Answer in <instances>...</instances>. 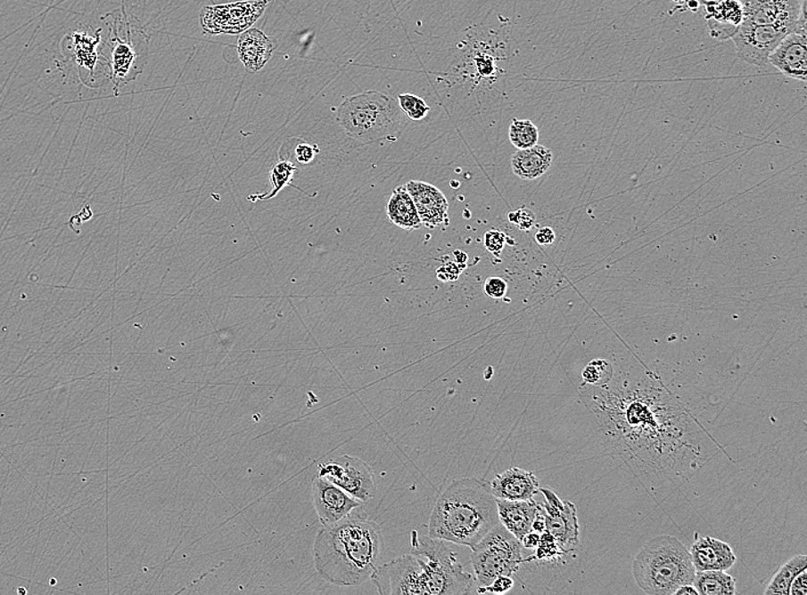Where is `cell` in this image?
<instances>
[{
  "instance_id": "1",
  "label": "cell",
  "mask_w": 807,
  "mask_h": 595,
  "mask_svg": "<svg viewBox=\"0 0 807 595\" xmlns=\"http://www.w3.org/2000/svg\"><path fill=\"white\" fill-rule=\"evenodd\" d=\"M358 509L336 524L321 526L313 544L315 568L337 586H359L371 580L384 553L383 530Z\"/></svg>"
},
{
  "instance_id": "2",
  "label": "cell",
  "mask_w": 807,
  "mask_h": 595,
  "mask_svg": "<svg viewBox=\"0 0 807 595\" xmlns=\"http://www.w3.org/2000/svg\"><path fill=\"white\" fill-rule=\"evenodd\" d=\"M498 524L497 498L490 482L463 477L453 481L436 501L428 536L473 549Z\"/></svg>"
},
{
  "instance_id": "3",
  "label": "cell",
  "mask_w": 807,
  "mask_h": 595,
  "mask_svg": "<svg viewBox=\"0 0 807 595\" xmlns=\"http://www.w3.org/2000/svg\"><path fill=\"white\" fill-rule=\"evenodd\" d=\"M632 573L645 593L674 595L680 586L693 584L696 570L689 550L678 538L662 534L646 542L633 560Z\"/></svg>"
},
{
  "instance_id": "4",
  "label": "cell",
  "mask_w": 807,
  "mask_h": 595,
  "mask_svg": "<svg viewBox=\"0 0 807 595\" xmlns=\"http://www.w3.org/2000/svg\"><path fill=\"white\" fill-rule=\"evenodd\" d=\"M395 100L379 91H367L344 100L336 120L345 134L363 143L389 138L399 122Z\"/></svg>"
},
{
  "instance_id": "5",
  "label": "cell",
  "mask_w": 807,
  "mask_h": 595,
  "mask_svg": "<svg viewBox=\"0 0 807 595\" xmlns=\"http://www.w3.org/2000/svg\"><path fill=\"white\" fill-rule=\"evenodd\" d=\"M412 553L423 561L428 595H465L477 591L476 578L457 564V553L444 541L429 536H411Z\"/></svg>"
},
{
  "instance_id": "6",
  "label": "cell",
  "mask_w": 807,
  "mask_h": 595,
  "mask_svg": "<svg viewBox=\"0 0 807 595\" xmlns=\"http://www.w3.org/2000/svg\"><path fill=\"white\" fill-rule=\"evenodd\" d=\"M151 39L136 20H131L124 10L122 18L115 19L111 28V78L115 94L119 88L134 82L143 74L150 54Z\"/></svg>"
},
{
  "instance_id": "7",
  "label": "cell",
  "mask_w": 807,
  "mask_h": 595,
  "mask_svg": "<svg viewBox=\"0 0 807 595\" xmlns=\"http://www.w3.org/2000/svg\"><path fill=\"white\" fill-rule=\"evenodd\" d=\"M532 561L523 557V546L501 524L490 530L472 549V565L477 588H484L495 578L513 576L522 564Z\"/></svg>"
},
{
  "instance_id": "8",
  "label": "cell",
  "mask_w": 807,
  "mask_h": 595,
  "mask_svg": "<svg viewBox=\"0 0 807 595\" xmlns=\"http://www.w3.org/2000/svg\"><path fill=\"white\" fill-rule=\"evenodd\" d=\"M371 580L380 594L428 595L423 561L413 553L377 566Z\"/></svg>"
},
{
  "instance_id": "9",
  "label": "cell",
  "mask_w": 807,
  "mask_h": 595,
  "mask_svg": "<svg viewBox=\"0 0 807 595\" xmlns=\"http://www.w3.org/2000/svg\"><path fill=\"white\" fill-rule=\"evenodd\" d=\"M271 0H247L207 6L201 11L200 22L209 35H238L251 29L263 15Z\"/></svg>"
},
{
  "instance_id": "10",
  "label": "cell",
  "mask_w": 807,
  "mask_h": 595,
  "mask_svg": "<svg viewBox=\"0 0 807 595\" xmlns=\"http://www.w3.org/2000/svg\"><path fill=\"white\" fill-rule=\"evenodd\" d=\"M319 477L340 486L357 501L366 502L375 497L376 482L375 472L366 461L358 457L343 454L319 465Z\"/></svg>"
},
{
  "instance_id": "11",
  "label": "cell",
  "mask_w": 807,
  "mask_h": 595,
  "mask_svg": "<svg viewBox=\"0 0 807 595\" xmlns=\"http://www.w3.org/2000/svg\"><path fill=\"white\" fill-rule=\"evenodd\" d=\"M796 27L774 24V26H754L742 22L732 39L736 44L738 58L753 66L765 68L769 56L781 40Z\"/></svg>"
},
{
  "instance_id": "12",
  "label": "cell",
  "mask_w": 807,
  "mask_h": 595,
  "mask_svg": "<svg viewBox=\"0 0 807 595\" xmlns=\"http://www.w3.org/2000/svg\"><path fill=\"white\" fill-rule=\"evenodd\" d=\"M545 501L541 504L546 530L552 534L564 553L575 550L580 544V524L576 506L572 501H561L553 490L539 488Z\"/></svg>"
},
{
  "instance_id": "13",
  "label": "cell",
  "mask_w": 807,
  "mask_h": 595,
  "mask_svg": "<svg viewBox=\"0 0 807 595\" xmlns=\"http://www.w3.org/2000/svg\"><path fill=\"white\" fill-rule=\"evenodd\" d=\"M806 13L795 30L786 35L769 56V64L786 77L806 82L807 74Z\"/></svg>"
},
{
  "instance_id": "14",
  "label": "cell",
  "mask_w": 807,
  "mask_h": 595,
  "mask_svg": "<svg viewBox=\"0 0 807 595\" xmlns=\"http://www.w3.org/2000/svg\"><path fill=\"white\" fill-rule=\"evenodd\" d=\"M745 23L754 26L797 27L806 13V0H741Z\"/></svg>"
},
{
  "instance_id": "15",
  "label": "cell",
  "mask_w": 807,
  "mask_h": 595,
  "mask_svg": "<svg viewBox=\"0 0 807 595\" xmlns=\"http://www.w3.org/2000/svg\"><path fill=\"white\" fill-rule=\"evenodd\" d=\"M312 502L323 526L336 524L349 516L353 509L363 506V502L357 501L327 478L319 476L313 480Z\"/></svg>"
},
{
  "instance_id": "16",
  "label": "cell",
  "mask_w": 807,
  "mask_h": 595,
  "mask_svg": "<svg viewBox=\"0 0 807 595\" xmlns=\"http://www.w3.org/2000/svg\"><path fill=\"white\" fill-rule=\"evenodd\" d=\"M405 187L416 204L423 226L431 229L449 226V202L439 188L416 180L409 181Z\"/></svg>"
},
{
  "instance_id": "17",
  "label": "cell",
  "mask_w": 807,
  "mask_h": 595,
  "mask_svg": "<svg viewBox=\"0 0 807 595\" xmlns=\"http://www.w3.org/2000/svg\"><path fill=\"white\" fill-rule=\"evenodd\" d=\"M694 568L696 572L722 570L728 572L737 560L736 553L728 542L710 536L694 534V542L689 549Z\"/></svg>"
},
{
  "instance_id": "18",
  "label": "cell",
  "mask_w": 807,
  "mask_h": 595,
  "mask_svg": "<svg viewBox=\"0 0 807 595\" xmlns=\"http://www.w3.org/2000/svg\"><path fill=\"white\" fill-rule=\"evenodd\" d=\"M492 493L501 501H530L539 493V481L530 470L512 468L498 474L490 484Z\"/></svg>"
},
{
  "instance_id": "19",
  "label": "cell",
  "mask_w": 807,
  "mask_h": 595,
  "mask_svg": "<svg viewBox=\"0 0 807 595\" xmlns=\"http://www.w3.org/2000/svg\"><path fill=\"white\" fill-rule=\"evenodd\" d=\"M239 59L248 72L255 74L262 70L278 48V40L267 36L263 31L251 28L243 31L238 39Z\"/></svg>"
},
{
  "instance_id": "20",
  "label": "cell",
  "mask_w": 807,
  "mask_h": 595,
  "mask_svg": "<svg viewBox=\"0 0 807 595\" xmlns=\"http://www.w3.org/2000/svg\"><path fill=\"white\" fill-rule=\"evenodd\" d=\"M499 522L521 542L522 538L532 530L540 504L530 501H501L497 500Z\"/></svg>"
},
{
  "instance_id": "21",
  "label": "cell",
  "mask_w": 807,
  "mask_h": 595,
  "mask_svg": "<svg viewBox=\"0 0 807 595\" xmlns=\"http://www.w3.org/2000/svg\"><path fill=\"white\" fill-rule=\"evenodd\" d=\"M708 23L714 38L733 37L744 21L741 0H721L709 8Z\"/></svg>"
},
{
  "instance_id": "22",
  "label": "cell",
  "mask_w": 807,
  "mask_h": 595,
  "mask_svg": "<svg viewBox=\"0 0 807 595\" xmlns=\"http://www.w3.org/2000/svg\"><path fill=\"white\" fill-rule=\"evenodd\" d=\"M553 162L548 148L536 144L531 148L517 149L512 157L514 175L522 180H535L544 175Z\"/></svg>"
},
{
  "instance_id": "23",
  "label": "cell",
  "mask_w": 807,
  "mask_h": 595,
  "mask_svg": "<svg viewBox=\"0 0 807 595\" xmlns=\"http://www.w3.org/2000/svg\"><path fill=\"white\" fill-rule=\"evenodd\" d=\"M387 213L393 224L405 231L423 227L415 202L405 186L397 187L389 199Z\"/></svg>"
},
{
  "instance_id": "24",
  "label": "cell",
  "mask_w": 807,
  "mask_h": 595,
  "mask_svg": "<svg viewBox=\"0 0 807 595\" xmlns=\"http://www.w3.org/2000/svg\"><path fill=\"white\" fill-rule=\"evenodd\" d=\"M693 585L698 595H734L737 594L736 578L722 570L696 572Z\"/></svg>"
},
{
  "instance_id": "25",
  "label": "cell",
  "mask_w": 807,
  "mask_h": 595,
  "mask_svg": "<svg viewBox=\"0 0 807 595\" xmlns=\"http://www.w3.org/2000/svg\"><path fill=\"white\" fill-rule=\"evenodd\" d=\"M807 570V556H795L789 558L774 575L765 590L766 595H789L790 585L795 577Z\"/></svg>"
},
{
  "instance_id": "26",
  "label": "cell",
  "mask_w": 807,
  "mask_h": 595,
  "mask_svg": "<svg viewBox=\"0 0 807 595\" xmlns=\"http://www.w3.org/2000/svg\"><path fill=\"white\" fill-rule=\"evenodd\" d=\"M319 151V148L316 144L313 146L300 138H289L280 148L279 159L287 160L299 168V167L310 165Z\"/></svg>"
},
{
  "instance_id": "27",
  "label": "cell",
  "mask_w": 807,
  "mask_h": 595,
  "mask_svg": "<svg viewBox=\"0 0 807 595\" xmlns=\"http://www.w3.org/2000/svg\"><path fill=\"white\" fill-rule=\"evenodd\" d=\"M100 31L95 32V36L86 34V32H75L72 35L75 44L76 61L88 71L94 72L98 53H96V46L100 43Z\"/></svg>"
},
{
  "instance_id": "28",
  "label": "cell",
  "mask_w": 807,
  "mask_h": 595,
  "mask_svg": "<svg viewBox=\"0 0 807 595\" xmlns=\"http://www.w3.org/2000/svg\"><path fill=\"white\" fill-rule=\"evenodd\" d=\"M297 171H299V168L287 162V160H279V163H276L271 171V181L273 184L271 194L251 195L248 197V200L254 203L257 202V200H271L278 194L281 189L286 186H292L300 191L299 187L292 184V176H294Z\"/></svg>"
},
{
  "instance_id": "29",
  "label": "cell",
  "mask_w": 807,
  "mask_h": 595,
  "mask_svg": "<svg viewBox=\"0 0 807 595\" xmlns=\"http://www.w3.org/2000/svg\"><path fill=\"white\" fill-rule=\"evenodd\" d=\"M508 136L514 147L527 149L538 144L539 131L531 120L515 118L509 126Z\"/></svg>"
},
{
  "instance_id": "30",
  "label": "cell",
  "mask_w": 807,
  "mask_h": 595,
  "mask_svg": "<svg viewBox=\"0 0 807 595\" xmlns=\"http://www.w3.org/2000/svg\"><path fill=\"white\" fill-rule=\"evenodd\" d=\"M613 375L612 364L607 360L597 359L589 362L583 370L581 377L585 384L602 386L608 384Z\"/></svg>"
},
{
  "instance_id": "31",
  "label": "cell",
  "mask_w": 807,
  "mask_h": 595,
  "mask_svg": "<svg viewBox=\"0 0 807 595\" xmlns=\"http://www.w3.org/2000/svg\"><path fill=\"white\" fill-rule=\"evenodd\" d=\"M399 106L409 119L416 120V122L424 119L431 110L423 98L411 94H399Z\"/></svg>"
},
{
  "instance_id": "32",
  "label": "cell",
  "mask_w": 807,
  "mask_h": 595,
  "mask_svg": "<svg viewBox=\"0 0 807 595\" xmlns=\"http://www.w3.org/2000/svg\"><path fill=\"white\" fill-rule=\"evenodd\" d=\"M564 554L559 544H557L556 538L546 530V532L540 534L539 544L535 549V553L532 554L531 558L532 561H556L557 558L564 556Z\"/></svg>"
},
{
  "instance_id": "33",
  "label": "cell",
  "mask_w": 807,
  "mask_h": 595,
  "mask_svg": "<svg viewBox=\"0 0 807 595\" xmlns=\"http://www.w3.org/2000/svg\"><path fill=\"white\" fill-rule=\"evenodd\" d=\"M509 223L515 224L521 231H530L536 224V216L530 208H521L508 213Z\"/></svg>"
},
{
  "instance_id": "34",
  "label": "cell",
  "mask_w": 807,
  "mask_h": 595,
  "mask_svg": "<svg viewBox=\"0 0 807 595\" xmlns=\"http://www.w3.org/2000/svg\"><path fill=\"white\" fill-rule=\"evenodd\" d=\"M506 239H507V236H506L503 232L497 231V229H491V231L485 232V248H487V250L491 252L492 255L498 257L504 250Z\"/></svg>"
},
{
  "instance_id": "35",
  "label": "cell",
  "mask_w": 807,
  "mask_h": 595,
  "mask_svg": "<svg viewBox=\"0 0 807 595\" xmlns=\"http://www.w3.org/2000/svg\"><path fill=\"white\" fill-rule=\"evenodd\" d=\"M513 586L514 580L511 576H499L495 578L489 585L484 586V588H477L476 593L504 594L508 592L509 590H512Z\"/></svg>"
},
{
  "instance_id": "36",
  "label": "cell",
  "mask_w": 807,
  "mask_h": 595,
  "mask_svg": "<svg viewBox=\"0 0 807 595\" xmlns=\"http://www.w3.org/2000/svg\"><path fill=\"white\" fill-rule=\"evenodd\" d=\"M508 284L500 277H489L483 284L485 295L492 299H501L507 293Z\"/></svg>"
},
{
  "instance_id": "37",
  "label": "cell",
  "mask_w": 807,
  "mask_h": 595,
  "mask_svg": "<svg viewBox=\"0 0 807 595\" xmlns=\"http://www.w3.org/2000/svg\"><path fill=\"white\" fill-rule=\"evenodd\" d=\"M789 595H807V572L801 573L790 585Z\"/></svg>"
},
{
  "instance_id": "38",
  "label": "cell",
  "mask_w": 807,
  "mask_h": 595,
  "mask_svg": "<svg viewBox=\"0 0 807 595\" xmlns=\"http://www.w3.org/2000/svg\"><path fill=\"white\" fill-rule=\"evenodd\" d=\"M536 242L539 245H551L556 240V232L551 227H544L537 232Z\"/></svg>"
},
{
  "instance_id": "39",
  "label": "cell",
  "mask_w": 807,
  "mask_h": 595,
  "mask_svg": "<svg viewBox=\"0 0 807 595\" xmlns=\"http://www.w3.org/2000/svg\"><path fill=\"white\" fill-rule=\"evenodd\" d=\"M539 541L540 534H538L531 530V532L528 533L523 538H522L521 544L522 546H523V549L535 550L538 544H539Z\"/></svg>"
},
{
  "instance_id": "40",
  "label": "cell",
  "mask_w": 807,
  "mask_h": 595,
  "mask_svg": "<svg viewBox=\"0 0 807 595\" xmlns=\"http://www.w3.org/2000/svg\"><path fill=\"white\" fill-rule=\"evenodd\" d=\"M532 530L533 532H536L538 534H543L544 532H546V522L541 504L539 512H538L535 521H533Z\"/></svg>"
},
{
  "instance_id": "41",
  "label": "cell",
  "mask_w": 807,
  "mask_h": 595,
  "mask_svg": "<svg viewBox=\"0 0 807 595\" xmlns=\"http://www.w3.org/2000/svg\"><path fill=\"white\" fill-rule=\"evenodd\" d=\"M674 595H698L696 586L693 584H685L676 591Z\"/></svg>"
},
{
  "instance_id": "42",
  "label": "cell",
  "mask_w": 807,
  "mask_h": 595,
  "mask_svg": "<svg viewBox=\"0 0 807 595\" xmlns=\"http://www.w3.org/2000/svg\"><path fill=\"white\" fill-rule=\"evenodd\" d=\"M674 2H679V0H674Z\"/></svg>"
}]
</instances>
